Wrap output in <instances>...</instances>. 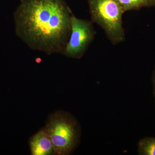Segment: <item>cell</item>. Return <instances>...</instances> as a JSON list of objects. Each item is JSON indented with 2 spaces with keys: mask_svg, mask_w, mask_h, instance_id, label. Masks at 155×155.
<instances>
[{
  "mask_svg": "<svg viewBox=\"0 0 155 155\" xmlns=\"http://www.w3.org/2000/svg\"><path fill=\"white\" fill-rule=\"evenodd\" d=\"M124 13L130 11H139L142 8L155 7V0H118Z\"/></svg>",
  "mask_w": 155,
  "mask_h": 155,
  "instance_id": "obj_6",
  "label": "cell"
},
{
  "mask_svg": "<svg viewBox=\"0 0 155 155\" xmlns=\"http://www.w3.org/2000/svg\"><path fill=\"white\" fill-rule=\"evenodd\" d=\"M137 153L139 155H155V137L142 138L138 143Z\"/></svg>",
  "mask_w": 155,
  "mask_h": 155,
  "instance_id": "obj_7",
  "label": "cell"
},
{
  "mask_svg": "<svg viewBox=\"0 0 155 155\" xmlns=\"http://www.w3.org/2000/svg\"><path fill=\"white\" fill-rule=\"evenodd\" d=\"M91 21L100 26L114 45L125 41L124 12L118 0H87Z\"/></svg>",
  "mask_w": 155,
  "mask_h": 155,
  "instance_id": "obj_3",
  "label": "cell"
},
{
  "mask_svg": "<svg viewBox=\"0 0 155 155\" xmlns=\"http://www.w3.org/2000/svg\"><path fill=\"white\" fill-rule=\"evenodd\" d=\"M44 129L51 137L55 155L70 154L78 144L80 126L69 113L59 111L52 114Z\"/></svg>",
  "mask_w": 155,
  "mask_h": 155,
  "instance_id": "obj_2",
  "label": "cell"
},
{
  "mask_svg": "<svg viewBox=\"0 0 155 155\" xmlns=\"http://www.w3.org/2000/svg\"><path fill=\"white\" fill-rule=\"evenodd\" d=\"M95 35L91 21L79 19L73 14L71 33L62 54L68 58L80 59L92 42Z\"/></svg>",
  "mask_w": 155,
  "mask_h": 155,
  "instance_id": "obj_4",
  "label": "cell"
},
{
  "mask_svg": "<svg viewBox=\"0 0 155 155\" xmlns=\"http://www.w3.org/2000/svg\"><path fill=\"white\" fill-rule=\"evenodd\" d=\"M29 144L32 155H55L51 137L44 128L33 136Z\"/></svg>",
  "mask_w": 155,
  "mask_h": 155,
  "instance_id": "obj_5",
  "label": "cell"
},
{
  "mask_svg": "<svg viewBox=\"0 0 155 155\" xmlns=\"http://www.w3.org/2000/svg\"><path fill=\"white\" fill-rule=\"evenodd\" d=\"M73 15L64 0H21L15 14L16 32L31 49L62 54Z\"/></svg>",
  "mask_w": 155,
  "mask_h": 155,
  "instance_id": "obj_1",
  "label": "cell"
},
{
  "mask_svg": "<svg viewBox=\"0 0 155 155\" xmlns=\"http://www.w3.org/2000/svg\"><path fill=\"white\" fill-rule=\"evenodd\" d=\"M152 82L153 93L155 101V67L153 72L152 77Z\"/></svg>",
  "mask_w": 155,
  "mask_h": 155,
  "instance_id": "obj_8",
  "label": "cell"
}]
</instances>
